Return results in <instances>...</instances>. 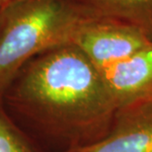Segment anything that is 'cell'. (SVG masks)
<instances>
[{
  "mask_svg": "<svg viewBox=\"0 0 152 152\" xmlns=\"http://www.w3.org/2000/svg\"><path fill=\"white\" fill-rule=\"evenodd\" d=\"M12 120L48 152L104 138L120 112L101 72L73 44L27 63L0 97Z\"/></svg>",
  "mask_w": 152,
  "mask_h": 152,
  "instance_id": "6da1fadb",
  "label": "cell"
},
{
  "mask_svg": "<svg viewBox=\"0 0 152 152\" xmlns=\"http://www.w3.org/2000/svg\"><path fill=\"white\" fill-rule=\"evenodd\" d=\"M93 18L79 0L8 1L0 14V97L30 60L73 44Z\"/></svg>",
  "mask_w": 152,
  "mask_h": 152,
  "instance_id": "7a4b0ae2",
  "label": "cell"
},
{
  "mask_svg": "<svg viewBox=\"0 0 152 152\" xmlns=\"http://www.w3.org/2000/svg\"><path fill=\"white\" fill-rule=\"evenodd\" d=\"M151 42L132 27L93 18L78 31L73 45L102 70L127 58Z\"/></svg>",
  "mask_w": 152,
  "mask_h": 152,
  "instance_id": "3957f363",
  "label": "cell"
},
{
  "mask_svg": "<svg viewBox=\"0 0 152 152\" xmlns=\"http://www.w3.org/2000/svg\"><path fill=\"white\" fill-rule=\"evenodd\" d=\"M99 71L120 110L152 99V42Z\"/></svg>",
  "mask_w": 152,
  "mask_h": 152,
  "instance_id": "277c9868",
  "label": "cell"
},
{
  "mask_svg": "<svg viewBox=\"0 0 152 152\" xmlns=\"http://www.w3.org/2000/svg\"><path fill=\"white\" fill-rule=\"evenodd\" d=\"M66 152H152V101L121 109L104 138Z\"/></svg>",
  "mask_w": 152,
  "mask_h": 152,
  "instance_id": "5b68a950",
  "label": "cell"
},
{
  "mask_svg": "<svg viewBox=\"0 0 152 152\" xmlns=\"http://www.w3.org/2000/svg\"><path fill=\"white\" fill-rule=\"evenodd\" d=\"M98 19L120 23L152 42V0H79Z\"/></svg>",
  "mask_w": 152,
  "mask_h": 152,
  "instance_id": "8992f818",
  "label": "cell"
},
{
  "mask_svg": "<svg viewBox=\"0 0 152 152\" xmlns=\"http://www.w3.org/2000/svg\"><path fill=\"white\" fill-rule=\"evenodd\" d=\"M0 152H48L9 117L1 102Z\"/></svg>",
  "mask_w": 152,
  "mask_h": 152,
  "instance_id": "52a82bcc",
  "label": "cell"
},
{
  "mask_svg": "<svg viewBox=\"0 0 152 152\" xmlns=\"http://www.w3.org/2000/svg\"><path fill=\"white\" fill-rule=\"evenodd\" d=\"M7 2H8V1H2V0H0V14H1L2 9H3V7H4V5H5Z\"/></svg>",
  "mask_w": 152,
  "mask_h": 152,
  "instance_id": "ba28073f",
  "label": "cell"
},
{
  "mask_svg": "<svg viewBox=\"0 0 152 152\" xmlns=\"http://www.w3.org/2000/svg\"><path fill=\"white\" fill-rule=\"evenodd\" d=\"M2 1H10V0H2Z\"/></svg>",
  "mask_w": 152,
  "mask_h": 152,
  "instance_id": "9c48e42d",
  "label": "cell"
},
{
  "mask_svg": "<svg viewBox=\"0 0 152 152\" xmlns=\"http://www.w3.org/2000/svg\"><path fill=\"white\" fill-rule=\"evenodd\" d=\"M150 100H151V101H152V99H150ZM148 101H149V100H148Z\"/></svg>",
  "mask_w": 152,
  "mask_h": 152,
  "instance_id": "30bf717a",
  "label": "cell"
}]
</instances>
